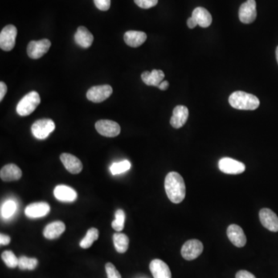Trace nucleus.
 Listing matches in <instances>:
<instances>
[{
    "label": "nucleus",
    "instance_id": "26",
    "mask_svg": "<svg viewBox=\"0 0 278 278\" xmlns=\"http://www.w3.org/2000/svg\"><path fill=\"white\" fill-rule=\"evenodd\" d=\"M99 232L98 229L91 228L88 230L85 238L80 243V247L83 249H87L92 246L93 243L99 239Z\"/></svg>",
    "mask_w": 278,
    "mask_h": 278
},
{
    "label": "nucleus",
    "instance_id": "28",
    "mask_svg": "<svg viewBox=\"0 0 278 278\" xmlns=\"http://www.w3.org/2000/svg\"><path fill=\"white\" fill-rule=\"evenodd\" d=\"M131 168V163L128 160H124V161H119V162H115L110 167V171L112 175H119L121 173H125L127 171L129 170Z\"/></svg>",
    "mask_w": 278,
    "mask_h": 278
},
{
    "label": "nucleus",
    "instance_id": "37",
    "mask_svg": "<svg viewBox=\"0 0 278 278\" xmlns=\"http://www.w3.org/2000/svg\"><path fill=\"white\" fill-rule=\"evenodd\" d=\"M10 243V238L9 236L5 235V234H1L0 235V243L1 245H3V246H6V245L9 244Z\"/></svg>",
    "mask_w": 278,
    "mask_h": 278
},
{
    "label": "nucleus",
    "instance_id": "24",
    "mask_svg": "<svg viewBox=\"0 0 278 278\" xmlns=\"http://www.w3.org/2000/svg\"><path fill=\"white\" fill-rule=\"evenodd\" d=\"M192 17L197 21V24L202 28L210 26L212 23V16L210 12L203 7H197L193 10Z\"/></svg>",
    "mask_w": 278,
    "mask_h": 278
},
{
    "label": "nucleus",
    "instance_id": "40",
    "mask_svg": "<svg viewBox=\"0 0 278 278\" xmlns=\"http://www.w3.org/2000/svg\"><path fill=\"white\" fill-rule=\"evenodd\" d=\"M276 58H277V61H278V46L277 47L276 49Z\"/></svg>",
    "mask_w": 278,
    "mask_h": 278
},
{
    "label": "nucleus",
    "instance_id": "17",
    "mask_svg": "<svg viewBox=\"0 0 278 278\" xmlns=\"http://www.w3.org/2000/svg\"><path fill=\"white\" fill-rule=\"evenodd\" d=\"M54 195L57 199L62 202H74L78 198L77 192L73 188L64 185L56 186Z\"/></svg>",
    "mask_w": 278,
    "mask_h": 278
},
{
    "label": "nucleus",
    "instance_id": "1",
    "mask_svg": "<svg viewBox=\"0 0 278 278\" xmlns=\"http://www.w3.org/2000/svg\"><path fill=\"white\" fill-rule=\"evenodd\" d=\"M165 189L167 197L173 203H180L185 199V182L178 173L172 172L167 175L165 180Z\"/></svg>",
    "mask_w": 278,
    "mask_h": 278
},
{
    "label": "nucleus",
    "instance_id": "15",
    "mask_svg": "<svg viewBox=\"0 0 278 278\" xmlns=\"http://www.w3.org/2000/svg\"><path fill=\"white\" fill-rule=\"evenodd\" d=\"M60 161L64 165L65 169L72 174H78L83 169V165L80 160L73 155L63 153L60 155Z\"/></svg>",
    "mask_w": 278,
    "mask_h": 278
},
{
    "label": "nucleus",
    "instance_id": "7",
    "mask_svg": "<svg viewBox=\"0 0 278 278\" xmlns=\"http://www.w3.org/2000/svg\"><path fill=\"white\" fill-rule=\"evenodd\" d=\"M50 46L51 42L47 39L30 41L27 46L28 56L32 59H40L48 52Z\"/></svg>",
    "mask_w": 278,
    "mask_h": 278
},
{
    "label": "nucleus",
    "instance_id": "31",
    "mask_svg": "<svg viewBox=\"0 0 278 278\" xmlns=\"http://www.w3.org/2000/svg\"><path fill=\"white\" fill-rule=\"evenodd\" d=\"M17 204L13 200L6 201L1 207V216L4 219H8L15 213Z\"/></svg>",
    "mask_w": 278,
    "mask_h": 278
},
{
    "label": "nucleus",
    "instance_id": "27",
    "mask_svg": "<svg viewBox=\"0 0 278 278\" xmlns=\"http://www.w3.org/2000/svg\"><path fill=\"white\" fill-rule=\"evenodd\" d=\"M38 260L36 258H30L22 256L19 258L18 267L20 270H30L33 271L37 267Z\"/></svg>",
    "mask_w": 278,
    "mask_h": 278
},
{
    "label": "nucleus",
    "instance_id": "25",
    "mask_svg": "<svg viewBox=\"0 0 278 278\" xmlns=\"http://www.w3.org/2000/svg\"><path fill=\"white\" fill-rule=\"evenodd\" d=\"M114 245L118 252L124 254L126 252L129 244V239L124 234H115L113 236Z\"/></svg>",
    "mask_w": 278,
    "mask_h": 278
},
{
    "label": "nucleus",
    "instance_id": "9",
    "mask_svg": "<svg viewBox=\"0 0 278 278\" xmlns=\"http://www.w3.org/2000/svg\"><path fill=\"white\" fill-rule=\"evenodd\" d=\"M219 169L226 174L238 175L246 170V166L243 162L231 158H222L219 161Z\"/></svg>",
    "mask_w": 278,
    "mask_h": 278
},
{
    "label": "nucleus",
    "instance_id": "10",
    "mask_svg": "<svg viewBox=\"0 0 278 278\" xmlns=\"http://www.w3.org/2000/svg\"><path fill=\"white\" fill-rule=\"evenodd\" d=\"M95 128L104 137H117L120 132V127L117 122L111 120H100L95 124Z\"/></svg>",
    "mask_w": 278,
    "mask_h": 278
},
{
    "label": "nucleus",
    "instance_id": "21",
    "mask_svg": "<svg viewBox=\"0 0 278 278\" xmlns=\"http://www.w3.org/2000/svg\"><path fill=\"white\" fill-rule=\"evenodd\" d=\"M147 40V35L145 33L141 31H135L130 30L126 32L124 35V40L128 46L131 47H139L145 43Z\"/></svg>",
    "mask_w": 278,
    "mask_h": 278
},
{
    "label": "nucleus",
    "instance_id": "34",
    "mask_svg": "<svg viewBox=\"0 0 278 278\" xmlns=\"http://www.w3.org/2000/svg\"><path fill=\"white\" fill-rule=\"evenodd\" d=\"M95 6L101 11H107L111 6V0H94Z\"/></svg>",
    "mask_w": 278,
    "mask_h": 278
},
{
    "label": "nucleus",
    "instance_id": "13",
    "mask_svg": "<svg viewBox=\"0 0 278 278\" xmlns=\"http://www.w3.org/2000/svg\"><path fill=\"white\" fill-rule=\"evenodd\" d=\"M227 237L234 246L238 247H244L247 243V238L243 229L237 224H231L227 228Z\"/></svg>",
    "mask_w": 278,
    "mask_h": 278
},
{
    "label": "nucleus",
    "instance_id": "6",
    "mask_svg": "<svg viewBox=\"0 0 278 278\" xmlns=\"http://www.w3.org/2000/svg\"><path fill=\"white\" fill-rule=\"evenodd\" d=\"M203 251V244L198 239H190L184 243L181 250L182 258L186 260H193L200 256Z\"/></svg>",
    "mask_w": 278,
    "mask_h": 278
},
{
    "label": "nucleus",
    "instance_id": "14",
    "mask_svg": "<svg viewBox=\"0 0 278 278\" xmlns=\"http://www.w3.org/2000/svg\"><path fill=\"white\" fill-rule=\"evenodd\" d=\"M50 211V206L47 202H34L26 206L25 214L30 218H40L47 215Z\"/></svg>",
    "mask_w": 278,
    "mask_h": 278
},
{
    "label": "nucleus",
    "instance_id": "32",
    "mask_svg": "<svg viewBox=\"0 0 278 278\" xmlns=\"http://www.w3.org/2000/svg\"><path fill=\"white\" fill-rule=\"evenodd\" d=\"M105 270L108 278H121L120 273L112 263H106Z\"/></svg>",
    "mask_w": 278,
    "mask_h": 278
},
{
    "label": "nucleus",
    "instance_id": "12",
    "mask_svg": "<svg viewBox=\"0 0 278 278\" xmlns=\"http://www.w3.org/2000/svg\"><path fill=\"white\" fill-rule=\"evenodd\" d=\"M259 220L266 229L271 232H278V217L270 209H262L259 213Z\"/></svg>",
    "mask_w": 278,
    "mask_h": 278
},
{
    "label": "nucleus",
    "instance_id": "39",
    "mask_svg": "<svg viewBox=\"0 0 278 278\" xmlns=\"http://www.w3.org/2000/svg\"><path fill=\"white\" fill-rule=\"evenodd\" d=\"M169 83L167 81V80H163V81L161 82L159 85V88L161 91H166L168 88H169Z\"/></svg>",
    "mask_w": 278,
    "mask_h": 278
},
{
    "label": "nucleus",
    "instance_id": "19",
    "mask_svg": "<svg viewBox=\"0 0 278 278\" xmlns=\"http://www.w3.org/2000/svg\"><path fill=\"white\" fill-rule=\"evenodd\" d=\"M22 171L15 164H8L0 171V177L4 182L17 181L22 177Z\"/></svg>",
    "mask_w": 278,
    "mask_h": 278
},
{
    "label": "nucleus",
    "instance_id": "8",
    "mask_svg": "<svg viewBox=\"0 0 278 278\" xmlns=\"http://www.w3.org/2000/svg\"><path fill=\"white\" fill-rule=\"evenodd\" d=\"M113 89L108 84L94 86L87 92V99L94 103H100L104 101L112 95Z\"/></svg>",
    "mask_w": 278,
    "mask_h": 278
},
{
    "label": "nucleus",
    "instance_id": "35",
    "mask_svg": "<svg viewBox=\"0 0 278 278\" xmlns=\"http://www.w3.org/2000/svg\"><path fill=\"white\" fill-rule=\"evenodd\" d=\"M236 278H256V277L248 271H240L236 275Z\"/></svg>",
    "mask_w": 278,
    "mask_h": 278
},
{
    "label": "nucleus",
    "instance_id": "20",
    "mask_svg": "<svg viewBox=\"0 0 278 278\" xmlns=\"http://www.w3.org/2000/svg\"><path fill=\"white\" fill-rule=\"evenodd\" d=\"M74 40L77 44L81 46L83 48L87 49L89 48L90 46L92 45L94 36L89 30H87V28L84 26H80L78 28L75 33Z\"/></svg>",
    "mask_w": 278,
    "mask_h": 278
},
{
    "label": "nucleus",
    "instance_id": "22",
    "mask_svg": "<svg viewBox=\"0 0 278 278\" xmlns=\"http://www.w3.org/2000/svg\"><path fill=\"white\" fill-rule=\"evenodd\" d=\"M66 230V226L61 221L50 222L45 227L43 236L48 239H54L60 238Z\"/></svg>",
    "mask_w": 278,
    "mask_h": 278
},
{
    "label": "nucleus",
    "instance_id": "29",
    "mask_svg": "<svg viewBox=\"0 0 278 278\" xmlns=\"http://www.w3.org/2000/svg\"><path fill=\"white\" fill-rule=\"evenodd\" d=\"M125 213L122 210H118L115 213V219L111 223L112 228L117 232L122 231L124 227Z\"/></svg>",
    "mask_w": 278,
    "mask_h": 278
},
{
    "label": "nucleus",
    "instance_id": "5",
    "mask_svg": "<svg viewBox=\"0 0 278 278\" xmlns=\"http://www.w3.org/2000/svg\"><path fill=\"white\" fill-rule=\"evenodd\" d=\"M17 29L15 26L9 24L2 29L0 33V47L4 51H10L16 45Z\"/></svg>",
    "mask_w": 278,
    "mask_h": 278
},
{
    "label": "nucleus",
    "instance_id": "4",
    "mask_svg": "<svg viewBox=\"0 0 278 278\" xmlns=\"http://www.w3.org/2000/svg\"><path fill=\"white\" fill-rule=\"evenodd\" d=\"M55 129V124L51 119H40L32 125V133L38 139H45Z\"/></svg>",
    "mask_w": 278,
    "mask_h": 278
},
{
    "label": "nucleus",
    "instance_id": "2",
    "mask_svg": "<svg viewBox=\"0 0 278 278\" xmlns=\"http://www.w3.org/2000/svg\"><path fill=\"white\" fill-rule=\"evenodd\" d=\"M229 103L236 109L254 111L259 106V99L256 96L243 91H235L229 98Z\"/></svg>",
    "mask_w": 278,
    "mask_h": 278
},
{
    "label": "nucleus",
    "instance_id": "3",
    "mask_svg": "<svg viewBox=\"0 0 278 278\" xmlns=\"http://www.w3.org/2000/svg\"><path fill=\"white\" fill-rule=\"evenodd\" d=\"M40 104V97L37 91H31L25 95L17 106V112L22 117L31 115Z\"/></svg>",
    "mask_w": 278,
    "mask_h": 278
},
{
    "label": "nucleus",
    "instance_id": "38",
    "mask_svg": "<svg viewBox=\"0 0 278 278\" xmlns=\"http://www.w3.org/2000/svg\"><path fill=\"white\" fill-rule=\"evenodd\" d=\"M197 21L195 20L193 17H190V18L188 19L187 20V26L188 27L190 28V29H193V28L196 27L197 26Z\"/></svg>",
    "mask_w": 278,
    "mask_h": 278
},
{
    "label": "nucleus",
    "instance_id": "11",
    "mask_svg": "<svg viewBox=\"0 0 278 278\" xmlns=\"http://www.w3.org/2000/svg\"><path fill=\"white\" fill-rule=\"evenodd\" d=\"M239 20L245 24H250L257 18V3L255 0H247L239 9Z\"/></svg>",
    "mask_w": 278,
    "mask_h": 278
},
{
    "label": "nucleus",
    "instance_id": "18",
    "mask_svg": "<svg viewBox=\"0 0 278 278\" xmlns=\"http://www.w3.org/2000/svg\"><path fill=\"white\" fill-rule=\"evenodd\" d=\"M149 268L154 278H172L169 266L161 259H153L150 263Z\"/></svg>",
    "mask_w": 278,
    "mask_h": 278
},
{
    "label": "nucleus",
    "instance_id": "36",
    "mask_svg": "<svg viewBox=\"0 0 278 278\" xmlns=\"http://www.w3.org/2000/svg\"><path fill=\"white\" fill-rule=\"evenodd\" d=\"M7 92V86L3 81L0 82V100H3L4 97Z\"/></svg>",
    "mask_w": 278,
    "mask_h": 278
},
{
    "label": "nucleus",
    "instance_id": "30",
    "mask_svg": "<svg viewBox=\"0 0 278 278\" xmlns=\"http://www.w3.org/2000/svg\"><path fill=\"white\" fill-rule=\"evenodd\" d=\"M1 257L4 263H6V265L9 268H15L18 267L19 259L11 250L4 251Z\"/></svg>",
    "mask_w": 278,
    "mask_h": 278
},
{
    "label": "nucleus",
    "instance_id": "23",
    "mask_svg": "<svg viewBox=\"0 0 278 278\" xmlns=\"http://www.w3.org/2000/svg\"><path fill=\"white\" fill-rule=\"evenodd\" d=\"M141 80L148 86L159 87L161 82L163 81L165 74L160 70H153L152 72L145 71L141 74Z\"/></svg>",
    "mask_w": 278,
    "mask_h": 278
},
{
    "label": "nucleus",
    "instance_id": "16",
    "mask_svg": "<svg viewBox=\"0 0 278 278\" xmlns=\"http://www.w3.org/2000/svg\"><path fill=\"white\" fill-rule=\"evenodd\" d=\"M189 110L183 105L176 106L173 110V116L170 119V124L173 128H180L187 121Z\"/></svg>",
    "mask_w": 278,
    "mask_h": 278
},
{
    "label": "nucleus",
    "instance_id": "33",
    "mask_svg": "<svg viewBox=\"0 0 278 278\" xmlns=\"http://www.w3.org/2000/svg\"><path fill=\"white\" fill-rule=\"evenodd\" d=\"M135 3L142 9H150L158 4L159 0H134Z\"/></svg>",
    "mask_w": 278,
    "mask_h": 278
}]
</instances>
